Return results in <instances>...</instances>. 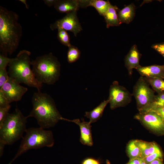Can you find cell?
<instances>
[{
  "label": "cell",
  "mask_w": 164,
  "mask_h": 164,
  "mask_svg": "<svg viewBox=\"0 0 164 164\" xmlns=\"http://www.w3.org/2000/svg\"><path fill=\"white\" fill-rule=\"evenodd\" d=\"M15 12L0 6V52L7 56L18 48L22 35V28Z\"/></svg>",
  "instance_id": "obj_1"
},
{
  "label": "cell",
  "mask_w": 164,
  "mask_h": 164,
  "mask_svg": "<svg viewBox=\"0 0 164 164\" xmlns=\"http://www.w3.org/2000/svg\"><path fill=\"white\" fill-rule=\"evenodd\" d=\"M32 108L26 117L34 118L43 129L54 127L62 117L57 110L53 99L49 94L40 90L33 94Z\"/></svg>",
  "instance_id": "obj_2"
},
{
  "label": "cell",
  "mask_w": 164,
  "mask_h": 164,
  "mask_svg": "<svg viewBox=\"0 0 164 164\" xmlns=\"http://www.w3.org/2000/svg\"><path fill=\"white\" fill-rule=\"evenodd\" d=\"M30 55L31 52L28 50L20 51L15 57L12 58L9 64L8 74L20 84L23 83L40 90L42 84L37 80L31 68Z\"/></svg>",
  "instance_id": "obj_3"
},
{
  "label": "cell",
  "mask_w": 164,
  "mask_h": 164,
  "mask_svg": "<svg viewBox=\"0 0 164 164\" xmlns=\"http://www.w3.org/2000/svg\"><path fill=\"white\" fill-rule=\"evenodd\" d=\"M31 64L35 77L40 84L53 85L59 80L60 64L52 53L36 57Z\"/></svg>",
  "instance_id": "obj_4"
},
{
  "label": "cell",
  "mask_w": 164,
  "mask_h": 164,
  "mask_svg": "<svg viewBox=\"0 0 164 164\" xmlns=\"http://www.w3.org/2000/svg\"><path fill=\"white\" fill-rule=\"evenodd\" d=\"M19 149L14 157L8 163H12L18 157L29 150L37 149L44 147H51L54 142L52 132L40 127L31 128L27 129Z\"/></svg>",
  "instance_id": "obj_5"
},
{
  "label": "cell",
  "mask_w": 164,
  "mask_h": 164,
  "mask_svg": "<svg viewBox=\"0 0 164 164\" xmlns=\"http://www.w3.org/2000/svg\"><path fill=\"white\" fill-rule=\"evenodd\" d=\"M27 118L17 108L12 113H9L0 127V140L11 145L22 138L27 129Z\"/></svg>",
  "instance_id": "obj_6"
},
{
  "label": "cell",
  "mask_w": 164,
  "mask_h": 164,
  "mask_svg": "<svg viewBox=\"0 0 164 164\" xmlns=\"http://www.w3.org/2000/svg\"><path fill=\"white\" fill-rule=\"evenodd\" d=\"M149 85L145 77L141 76L133 87L132 95L135 97L139 111L148 105L155 98L154 91Z\"/></svg>",
  "instance_id": "obj_7"
},
{
  "label": "cell",
  "mask_w": 164,
  "mask_h": 164,
  "mask_svg": "<svg viewBox=\"0 0 164 164\" xmlns=\"http://www.w3.org/2000/svg\"><path fill=\"white\" fill-rule=\"evenodd\" d=\"M132 96L125 87L119 85L118 81H114L110 87L108 99L111 109L126 105L131 101Z\"/></svg>",
  "instance_id": "obj_8"
},
{
  "label": "cell",
  "mask_w": 164,
  "mask_h": 164,
  "mask_svg": "<svg viewBox=\"0 0 164 164\" xmlns=\"http://www.w3.org/2000/svg\"><path fill=\"white\" fill-rule=\"evenodd\" d=\"M50 28L52 30L62 29L72 32L75 36L82 30L77 15V11L67 14L62 18L51 24Z\"/></svg>",
  "instance_id": "obj_9"
},
{
  "label": "cell",
  "mask_w": 164,
  "mask_h": 164,
  "mask_svg": "<svg viewBox=\"0 0 164 164\" xmlns=\"http://www.w3.org/2000/svg\"><path fill=\"white\" fill-rule=\"evenodd\" d=\"M28 89L20 84L14 79L9 76L8 80L1 88V91L9 104L20 101Z\"/></svg>",
  "instance_id": "obj_10"
},
{
  "label": "cell",
  "mask_w": 164,
  "mask_h": 164,
  "mask_svg": "<svg viewBox=\"0 0 164 164\" xmlns=\"http://www.w3.org/2000/svg\"><path fill=\"white\" fill-rule=\"evenodd\" d=\"M135 118L152 131L164 133V121L156 113L152 112L136 114Z\"/></svg>",
  "instance_id": "obj_11"
},
{
  "label": "cell",
  "mask_w": 164,
  "mask_h": 164,
  "mask_svg": "<svg viewBox=\"0 0 164 164\" xmlns=\"http://www.w3.org/2000/svg\"><path fill=\"white\" fill-rule=\"evenodd\" d=\"M61 120L73 122L79 125L80 132V142L83 144L88 146H92L93 144L92 132L91 126L89 122L84 121L83 118L81 121L78 119L69 120L62 117Z\"/></svg>",
  "instance_id": "obj_12"
},
{
  "label": "cell",
  "mask_w": 164,
  "mask_h": 164,
  "mask_svg": "<svg viewBox=\"0 0 164 164\" xmlns=\"http://www.w3.org/2000/svg\"><path fill=\"white\" fill-rule=\"evenodd\" d=\"M141 56L136 45H133L126 56L125 59V66L128 74L131 75L133 69L139 67V60Z\"/></svg>",
  "instance_id": "obj_13"
},
{
  "label": "cell",
  "mask_w": 164,
  "mask_h": 164,
  "mask_svg": "<svg viewBox=\"0 0 164 164\" xmlns=\"http://www.w3.org/2000/svg\"><path fill=\"white\" fill-rule=\"evenodd\" d=\"M142 77L164 79V64L154 65L135 69Z\"/></svg>",
  "instance_id": "obj_14"
},
{
  "label": "cell",
  "mask_w": 164,
  "mask_h": 164,
  "mask_svg": "<svg viewBox=\"0 0 164 164\" xmlns=\"http://www.w3.org/2000/svg\"><path fill=\"white\" fill-rule=\"evenodd\" d=\"M80 7L85 8L89 6L94 7L99 14L103 16L111 4L108 1L103 0H78Z\"/></svg>",
  "instance_id": "obj_15"
},
{
  "label": "cell",
  "mask_w": 164,
  "mask_h": 164,
  "mask_svg": "<svg viewBox=\"0 0 164 164\" xmlns=\"http://www.w3.org/2000/svg\"><path fill=\"white\" fill-rule=\"evenodd\" d=\"M54 7L57 11L66 14L77 11L80 8L77 0H57Z\"/></svg>",
  "instance_id": "obj_16"
},
{
  "label": "cell",
  "mask_w": 164,
  "mask_h": 164,
  "mask_svg": "<svg viewBox=\"0 0 164 164\" xmlns=\"http://www.w3.org/2000/svg\"><path fill=\"white\" fill-rule=\"evenodd\" d=\"M118 10L116 6L110 5L108 10L103 16L107 28L111 26H118L120 25L117 12Z\"/></svg>",
  "instance_id": "obj_17"
},
{
  "label": "cell",
  "mask_w": 164,
  "mask_h": 164,
  "mask_svg": "<svg viewBox=\"0 0 164 164\" xmlns=\"http://www.w3.org/2000/svg\"><path fill=\"white\" fill-rule=\"evenodd\" d=\"M135 7L132 3L118 11V16L120 23H129L135 16Z\"/></svg>",
  "instance_id": "obj_18"
},
{
  "label": "cell",
  "mask_w": 164,
  "mask_h": 164,
  "mask_svg": "<svg viewBox=\"0 0 164 164\" xmlns=\"http://www.w3.org/2000/svg\"><path fill=\"white\" fill-rule=\"evenodd\" d=\"M108 103V99L104 100L91 111H86L84 116L89 119V122L91 123L96 122L102 117L104 110Z\"/></svg>",
  "instance_id": "obj_19"
},
{
  "label": "cell",
  "mask_w": 164,
  "mask_h": 164,
  "mask_svg": "<svg viewBox=\"0 0 164 164\" xmlns=\"http://www.w3.org/2000/svg\"><path fill=\"white\" fill-rule=\"evenodd\" d=\"M135 142L141 152L142 158L152 154L159 148L154 142H149L139 140H135Z\"/></svg>",
  "instance_id": "obj_20"
},
{
  "label": "cell",
  "mask_w": 164,
  "mask_h": 164,
  "mask_svg": "<svg viewBox=\"0 0 164 164\" xmlns=\"http://www.w3.org/2000/svg\"><path fill=\"white\" fill-rule=\"evenodd\" d=\"M162 107H164V93L155 95L154 100L150 104L139 111L140 113H145L153 108Z\"/></svg>",
  "instance_id": "obj_21"
},
{
  "label": "cell",
  "mask_w": 164,
  "mask_h": 164,
  "mask_svg": "<svg viewBox=\"0 0 164 164\" xmlns=\"http://www.w3.org/2000/svg\"><path fill=\"white\" fill-rule=\"evenodd\" d=\"M145 78L153 90L158 94L164 93V80L155 78Z\"/></svg>",
  "instance_id": "obj_22"
},
{
  "label": "cell",
  "mask_w": 164,
  "mask_h": 164,
  "mask_svg": "<svg viewBox=\"0 0 164 164\" xmlns=\"http://www.w3.org/2000/svg\"><path fill=\"white\" fill-rule=\"evenodd\" d=\"M127 152L130 159L141 158V152L135 144V140L130 142L127 145Z\"/></svg>",
  "instance_id": "obj_23"
},
{
  "label": "cell",
  "mask_w": 164,
  "mask_h": 164,
  "mask_svg": "<svg viewBox=\"0 0 164 164\" xmlns=\"http://www.w3.org/2000/svg\"><path fill=\"white\" fill-rule=\"evenodd\" d=\"M67 53V60L69 63H72L76 62L79 58L80 52L78 48L75 46L71 45L69 47Z\"/></svg>",
  "instance_id": "obj_24"
},
{
  "label": "cell",
  "mask_w": 164,
  "mask_h": 164,
  "mask_svg": "<svg viewBox=\"0 0 164 164\" xmlns=\"http://www.w3.org/2000/svg\"><path fill=\"white\" fill-rule=\"evenodd\" d=\"M57 37L60 42L68 47L71 46L70 36L66 31L62 29H58Z\"/></svg>",
  "instance_id": "obj_25"
},
{
  "label": "cell",
  "mask_w": 164,
  "mask_h": 164,
  "mask_svg": "<svg viewBox=\"0 0 164 164\" xmlns=\"http://www.w3.org/2000/svg\"><path fill=\"white\" fill-rule=\"evenodd\" d=\"M163 156L162 153L159 148L153 153L142 159L146 164H149L152 161L156 159H163Z\"/></svg>",
  "instance_id": "obj_26"
},
{
  "label": "cell",
  "mask_w": 164,
  "mask_h": 164,
  "mask_svg": "<svg viewBox=\"0 0 164 164\" xmlns=\"http://www.w3.org/2000/svg\"><path fill=\"white\" fill-rule=\"evenodd\" d=\"M11 108V105L4 108H0V127L2 125Z\"/></svg>",
  "instance_id": "obj_27"
},
{
  "label": "cell",
  "mask_w": 164,
  "mask_h": 164,
  "mask_svg": "<svg viewBox=\"0 0 164 164\" xmlns=\"http://www.w3.org/2000/svg\"><path fill=\"white\" fill-rule=\"evenodd\" d=\"M9 76L6 69H0V88L8 80Z\"/></svg>",
  "instance_id": "obj_28"
},
{
  "label": "cell",
  "mask_w": 164,
  "mask_h": 164,
  "mask_svg": "<svg viewBox=\"0 0 164 164\" xmlns=\"http://www.w3.org/2000/svg\"><path fill=\"white\" fill-rule=\"evenodd\" d=\"M11 59L0 54V69H6L7 66L8 65Z\"/></svg>",
  "instance_id": "obj_29"
},
{
  "label": "cell",
  "mask_w": 164,
  "mask_h": 164,
  "mask_svg": "<svg viewBox=\"0 0 164 164\" xmlns=\"http://www.w3.org/2000/svg\"><path fill=\"white\" fill-rule=\"evenodd\" d=\"M152 47L164 57V42L154 44Z\"/></svg>",
  "instance_id": "obj_30"
},
{
  "label": "cell",
  "mask_w": 164,
  "mask_h": 164,
  "mask_svg": "<svg viewBox=\"0 0 164 164\" xmlns=\"http://www.w3.org/2000/svg\"><path fill=\"white\" fill-rule=\"evenodd\" d=\"M152 112L156 113L160 116L164 121V107L153 108L150 110L148 112Z\"/></svg>",
  "instance_id": "obj_31"
},
{
  "label": "cell",
  "mask_w": 164,
  "mask_h": 164,
  "mask_svg": "<svg viewBox=\"0 0 164 164\" xmlns=\"http://www.w3.org/2000/svg\"><path fill=\"white\" fill-rule=\"evenodd\" d=\"M7 99L0 91V108H4L10 106Z\"/></svg>",
  "instance_id": "obj_32"
},
{
  "label": "cell",
  "mask_w": 164,
  "mask_h": 164,
  "mask_svg": "<svg viewBox=\"0 0 164 164\" xmlns=\"http://www.w3.org/2000/svg\"><path fill=\"white\" fill-rule=\"evenodd\" d=\"M101 162L99 159L91 157L87 158L84 160L81 164H101Z\"/></svg>",
  "instance_id": "obj_33"
},
{
  "label": "cell",
  "mask_w": 164,
  "mask_h": 164,
  "mask_svg": "<svg viewBox=\"0 0 164 164\" xmlns=\"http://www.w3.org/2000/svg\"><path fill=\"white\" fill-rule=\"evenodd\" d=\"M45 4L49 7H51L55 5L57 0H44Z\"/></svg>",
  "instance_id": "obj_34"
},
{
  "label": "cell",
  "mask_w": 164,
  "mask_h": 164,
  "mask_svg": "<svg viewBox=\"0 0 164 164\" xmlns=\"http://www.w3.org/2000/svg\"><path fill=\"white\" fill-rule=\"evenodd\" d=\"M5 144L4 142L0 140V157L2 155L4 152V149Z\"/></svg>",
  "instance_id": "obj_35"
},
{
  "label": "cell",
  "mask_w": 164,
  "mask_h": 164,
  "mask_svg": "<svg viewBox=\"0 0 164 164\" xmlns=\"http://www.w3.org/2000/svg\"><path fill=\"white\" fill-rule=\"evenodd\" d=\"M138 158H135L130 159L128 164H140V159Z\"/></svg>",
  "instance_id": "obj_36"
},
{
  "label": "cell",
  "mask_w": 164,
  "mask_h": 164,
  "mask_svg": "<svg viewBox=\"0 0 164 164\" xmlns=\"http://www.w3.org/2000/svg\"><path fill=\"white\" fill-rule=\"evenodd\" d=\"M149 164H163V159H158L152 161Z\"/></svg>",
  "instance_id": "obj_37"
},
{
  "label": "cell",
  "mask_w": 164,
  "mask_h": 164,
  "mask_svg": "<svg viewBox=\"0 0 164 164\" xmlns=\"http://www.w3.org/2000/svg\"><path fill=\"white\" fill-rule=\"evenodd\" d=\"M140 164H146L142 158L140 159Z\"/></svg>",
  "instance_id": "obj_38"
},
{
  "label": "cell",
  "mask_w": 164,
  "mask_h": 164,
  "mask_svg": "<svg viewBox=\"0 0 164 164\" xmlns=\"http://www.w3.org/2000/svg\"><path fill=\"white\" fill-rule=\"evenodd\" d=\"M20 1H21V2H22V3L25 4L26 6V7L27 8V9L28 8V6H27V4H26V0H20Z\"/></svg>",
  "instance_id": "obj_39"
},
{
  "label": "cell",
  "mask_w": 164,
  "mask_h": 164,
  "mask_svg": "<svg viewBox=\"0 0 164 164\" xmlns=\"http://www.w3.org/2000/svg\"><path fill=\"white\" fill-rule=\"evenodd\" d=\"M106 164H110L109 161L108 160H106Z\"/></svg>",
  "instance_id": "obj_40"
},
{
  "label": "cell",
  "mask_w": 164,
  "mask_h": 164,
  "mask_svg": "<svg viewBox=\"0 0 164 164\" xmlns=\"http://www.w3.org/2000/svg\"></svg>",
  "instance_id": "obj_41"
}]
</instances>
